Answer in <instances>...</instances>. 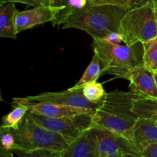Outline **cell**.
<instances>
[{
	"instance_id": "cell-25",
	"label": "cell",
	"mask_w": 157,
	"mask_h": 157,
	"mask_svg": "<svg viewBox=\"0 0 157 157\" xmlns=\"http://www.w3.org/2000/svg\"><path fill=\"white\" fill-rule=\"evenodd\" d=\"M144 157H157V142L150 144L140 153Z\"/></svg>"
},
{
	"instance_id": "cell-1",
	"label": "cell",
	"mask_w": 157,
	"mask_h": 157,
	"mask_svg": "<svg viewBox=\"0 0 157 157\" xmlns=\"http://www.w3.org/2000/svg\"><path fill=\"white\" fill-rule=\"evenodd\" d=\"M135 98L130 90L107 93L102 105L94 114L93 127L105 128L131 141L132 129L139 118L133 110Z\"/></svg>"
},
{
	"instance_id": "cell-28",
	"label": "cell",
	"mask_w": 157,
	"mask_h": 157,
	"mask_svg": "<svg viewBox=\"0 0 157 157\" xmlns=\"http://www.w3.org/2000/svg\"><path fill=\"white\" fill-rule=\"evenodd\" d=\"M64 0H48V6L54 7H61L63 6V2Z\"/></svg>"
},
{
	"instance_id": "cell-18",
	"label": "cell",
	"mask_w": 157,
	"mask_h": 157,
	"mask_svg": "<svg viewBox=\"0 0 157 157\" xmlns=\"http://www.w3.org/2000/svg\"><path fill=\"white\" fill-rule=\"evenodd\" d=\"M101 75V64L98 54L94 52V56L91 61L87 66L84 75L80 81L75 84L73 88H82L86 84L89 82L97 81L98 78Z\"/></svg>"
},
{
	"instance_id": "cell-2",
	"label": "cell",
	"mask_w": 157,
	"mask_h": 157,
	"mask_svg": "<svg viewBox=\"0 0 157 157\" xmlns=\"http://www.w3.org/2000/svg\"><path fill=\"white\" fill-rule=\"evenodd\" d=\"M128 9L113 5L87 4L67 18L62 29L84 31L92 38L104 39L112 32H120L121 22Z\"/></svg>"
},
{
	"instance_id": "cell-33",
	"label": "cell",
	"mask_w": 157,
	"mask_h": 157,
	"mask_svg": "<svg viewBox=\"0 0 157 157\" xmlns=\"http://www.w3.org/2000/svg\"><path fill=\"white\" fill-rule=\"evenodd\" d=\"M88 1H89V2H90V1H91V0H88Z\"/></svg>"
},
{
	"instance_id": "cell-15",
	"label": "cell",
	"mask_w": 157,
	"mask_h": 157,
	"mask_svg": "<svg viewBox=\"0 0 157 157\" xmlns=\"http://www.w3.org/2000/svg\"><path fill=\"white\" fill-rule=\"evenodd\" d=\"M133 110L138 117L157 121V99L135 98Z\"/></svg>"
},
{
	"instance_id": "cell-8",
	"label": "cell",
	"mask_w": 157,
	"mask_h": 157,
	"mask_svg": "<svg viewBox=\"0 0 157 157\" xmlns=\"http://www.w3.org/2000/svg\"><path fill=\"white\" fill-rule=\"evenodd\" d=\"M98 137V157H124L140 155L132 141L101 127H94Z\"/></svg>"
},
{
	"instance_id": "cell-6",
	"label": "cell",
	"mask_w": 157,
	"mask_h": 157,
	"mask_svg": "<svg viewBox=\"0 0 157 157\" xmlns=\"http://www.w3.org/2000/svg\"><path fill=\"white\" fill-rule=\"evenodd\" d=\"M34 121L50 131L61 135L69 144L79 137L84 131L93 127L95 112L82 113L72 117H48L29 112Z\"/></svg>"
},
{
	"instance_id": "cell-16",
	"label": "cell",
	"mask_w": 157,
	"mask_h": 157,
	"mask_svg": "<svg viewBox=\"0 0 157 157\" xmlns=\"http://www.w3.org/2000/svg\"><path fill=\"white\" fill-rule=\"evenodd\" d=\"M28 111L29 108L25 104H13V109L2 118V124L0 128L15 129L22 121Z\"/></svg>"
},
{
	"instance_id": "cell-12",
	"label": "cell",
	"mask_w": 157,
	"mask_h": 157,
	"mask_svg": "<svg viewBox=\"0 0 157 157\" xmlns=\"http://www.w3.org/2000/svg\"><path fill=\"white\" fill-rule=\"evenodd\" d=\"M130 140L140 154L146 147L157 142L156 121L147 118H138L132 129Z\"/></svg>"
},
{
	"instance_id": "cell-22",
	"label": "cell",
	"mask_w": 157,
	"mask_h": 157,
	"mask_svg": "<svg viewBox=\"0 0 157 157\" xmlns=\"http://www.w3.org/2000/svg\"><path fill=\"white\" fill-rule=\"evenodd\" d=\"M1 147L9 151H13L15 147V140L11 129L0 128Z\"/></svg>"
},
{
	"instance_id": "cell-34",
	"label": "cell",
	"mask_w": 157,
	"mask_h": 157,
	"mask_svg": "<svg viewBox=\"0 0 157 157\" xmlns=\"http://www.w3.org/2000/svg\"><path fill=\"white\" fill-rule=\"evenodd\" d=\"M156 121V124H157V121Z\"/></svg>"
},
{
	"instance_id": "cell-20",
	"label": "cell",
	"mask_w": 157,
	"mask_h": 157,
	"mask_svg": "<svg viewBox=\"0 0 157 157\" xmlns=\"http://www.w3.org/2000/svg\"><path fill=\"white\" fill-rule=\"evenodd\" d=\"M83 94L88 101L94 103L103 102L107 95L102 84L98 81L86 84L83 87Z\"/></svg>"
},
{
	"instance_id": "cell-13",
	"label": "cell",
	"mask_w": 157,
	"mask_h": 157,
	"mask_svg": "<svg viewBox=\"0 0 157 157\" xmlns=\"http://www.w3.org/2000/svg\"><path fill=\"white\" fill-rule=\"evenodd\" d=\"M22 104L27 106L29 111L31 113L48 117H72L77 115L82 114V113L96 112L94 110L50 104V103H31V104Z\"/></svg>"
},
{
	"instance_id": "cell-14",
	"label": "cell",
	"mask_w": 157,
	"mask_h": 157,
	"mask_svg": "<svg viewBox=\"0 0 157 157\" xmlns=\"http://www.w3.org/2000/svg\"><path fill=\"white\" fill-rule=\"evenodd\" d=\"M17 9L15 3L9 2L0 6V37L16 39L18 32L15 25Z\"/></svg>"
},
{
	"instance_id": "cell-3",
	"label": "cell",
	"mask_w": 157,
	"mask_h": 157,
	"mask_svg": "<svg viewBox=\"0 0 157 157\" xmlns=\"http://www.w3.org/2000/svg\"><path fill=\"white\" fill-rule=\"evenodd\" d=\"M93 48L100 58L101 74L128 80L132 69L144 65V44L141 42L129 46L93 38Z\"/></svg>"
},
{
	"instance_id": "cell-30",
	"label": "cell",
	"mask_w": 157,
	"mask_h": 157,
	"mask_svg": "<svg viewBox=\"0 0 157 157\" xmlns=\"http://www.w3.org/2000/svg\"><path fill=\"white\" fill-rule=\"evenodd\" d=\"M153 4V7H154V10H155V13H156V19H157V0H152Z\"/></svg>"
},
{
	"instance_id": "cell-31",
	"label": "cell",
	"mask_w": 157,
	"mask_h": 157,
	"mask_svg": "<svg viewBox=\"0 0 157 157\" xmlns=\"http://www.w3.org/2000/svg\"><path fill=\"white\" fill-rule=\"evenodd\" d=\"M124 157H144V156L138 154H127Z\"/></svg>"
},
{
	"instance_id": "cell-7",
	"label": "cell",
	"mask_w": 157,
	"mask_h": 157,
	"mask_svg": "<svg viewBox=\"0 0 157 157\" xmlns=\"http://www.w3.org/2000/svg\"><path fill=\"white\" fill-rule=\"evenodd\" d=\"M104 102V101H103ZM103 102L94 103L88 101L83 94L82 88H71L60 92H45L34 96L15 98L12 99V104H31V103H50L59 105L69 106L77 108L86 109L96 111Z\"/></svg>"
},
{
	"instance_id": "cell-11",
	"label": "cell",
	"mask_w": 157,
	"mask_h": 157,
	"mask_svg": "<svg viewBox=\"0 0 157 157\" xmlns=\"http://www.w3.org/2000/svg\"><path fill=\"white\" fill-rule=\"evenodd\" d=\"M61 157H98V137L94 127L84 131L61 152Z\"/></svg>"
},
{
	"instance_id": "cell-10",
	"label": "cell",
	"mask_w": 157,
	"mask_h": 157,
	"mask_svg": "<svg viewBox=\"0 0 157 157\" xmlns=\"http://www.w3.org/2000/svg\"><path fill=\"white\" fill-rule=\"evenodd\" d=\"M130 90L137 98L157 99V85L154 72L144 65L132 69L129 74Z\"/></svg>"
},
{
	"instance_id": "cell-9",
	"label": "cell",
	"mask_w": 157,
	"mask_h": 157,
	"mask_svg": "<svg viewBox=\"0 0 157 157\" xmlns=\"http://www.w3.org/2000/svg\"><path fill=\"white\" fill-rule=\"evenodd\" d=\"M64 6L54 7L51 6H38L25 11H17L15 25L18 33L32 29L47 22H53L57 15Z\"/></svg>"
},
{
	"instance_id": "cell-4",
	"label": "cell",
	"mask_w": 157,
	"mask_h": 157,
	"mask_svg": "<svg viewBox=\"0 0 157 157\" xmlns=\"http://www.w3.org/2000/svg\"><path fill=\"white\" fill-rule=\"evenodd\" d=\"M11 130L15 140L14 150H49L61 153L69 145L61 135L47 130L35 122L29 111L18 127Z\"/></svg>"
},
{
	"instance_id": "cell-5",
	"label": "cell",
	"mask_w": 157,
	"mask_h": 157,
	"mask_svg": "<svg viewBox=\"0 0 157 157\" xmlns=\"http://www.w3.org/2000/svg\"><path fill=\"white\" fill-rule=\"evenodd\" d=\"M124 43L131 46L157 37V19L152 0L130 8L123 17L121 31Z\"/></svg>"
},
{
	"instance_id": "cell-27",
	"label": "cell",
	"mask_w": 157,
	"mask_h": 157,
	"mask_svg": "<svg viewBox=\"0 0 157 157\" xmlns=\"http://www.w3.org/2000/svg\"><path fill=\"white\" fill-rule=\"evenodd\" d=\"M0 157H15L14 153L12 151L5 150L4 148H0Z\"/></svg>"
},
{
	"instance_id": "cell-17",
	"label": "cell",
	"mask_w": 157,
	"mask_h": 157,
	"mask_svg": "<svg viewBox=\"0 0 157 157\" xmlns=\"http://www.w3.org/2000/svg\"><path fill=\"white\" fill-rule=\"evenodd\" d=\"M88 3V0H64L62 5L64 8L57 15L55 21L52 22V25L55 27V25H63L70 15L80 9H84Z\"/></svg>"
},
{
	"instance_id": "cell-21",
	"label": "cell",
	"mask_w": 157,
	"mask_h": 157,
	"mask_svg": "<svg viewBox=\"0 0 157 157\" xmlns=\"http://www.w3.org/2000/svg\"><path fill=\"white\" fill-rule=\"evenodd\" d=\"M12 153L18 157H61L60 152L49 150H35L32 151L14 150Z\"/></svg>"
},
{
	"instance_id": "cell-24",
	"label": "cell",
	"mask_w": 157,
	"mask_h": 157,
	"mask_svg": "<svg viewBox=\"0 0 157 157\" xmlns=\"http://www.w3.org/2000/svg\"><path fill=\"white\" fill-rule=\"evenodd\" d=\"M9 2L23 3L33 7L38 6H48V0H0V5Z\"/></svg>"
},
{
	"instance_id": "cell-26",
	"label": "cell",
	"mask_w": 157,
	"mask_h": 157,
	"mask_svg": "<svg viewBox=\"0 0 157 157\" xmlns=\"http://www.w3.org/2000/svg\"><path fill=\"white\" fill-rule=\"evenodd\" d=\"M104 40L113 44H121V42H124V38L121 32H112L107 35Z\"/></svg>"
},
{
	"instance_id": "cell-29",
	"label": "cell",
	"mask_w": 157,
	"mask_h": 157,
	"mask_svg": "<svg viewBox=\"0 0 157 157\" xmlns=\"http://www.w3.org/2000/svg\"><path fill=\"white\" fill-rule=\"evenodd\" d=\"M148 1H150V0H136V2H135V6H139V5L144 4V3L147 2H148Z\"/></svg>"
},
{
	"instance_id": "cell-32",
	"label": "cell",
	"mask_w": 157,
	"mask_h": 157,
	"mask_svg": "<svg viewBox=\"0 0 157 157\" xmlns=\"http://www.w3.org/2000/svg\"><path fill=\"white\" fill-rule=\"evenodd\" d=\"M154 78H155V80H156V83L157 85V71H154Z\"/></svg>"
},
{
	"instance_id": "cell-23",
	"label": "cell",
	"mask_w": 157,
	"mask_h": 157,
	"mask_svg": "<svg viewBox=\"0 0 157 157\" xmlns=\"http://www.w3.org/2000/svg\"><path fill=\"white\" fill-rule=\"evenodd\" d=\"M136 0H91L89 4L94 6H100V5H113L120 7L130 9L135 6Z\"/></svg>"
},
{
	"instance_id": "cell-19",
	"label": "cell",
	"mask_w": 157,
	"mask_h": 157,
	"mask_svg": "<svg viewBox=\"0 0 157 157\" xmlns=\"http://www.w3.org/2000/svg\"><path fill=\"white\" fill-rule=\"evenodd\" d=\"M144 66L153 72L157 71V37L144 43Z\"/></svg>"
}]
</instances>
